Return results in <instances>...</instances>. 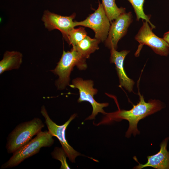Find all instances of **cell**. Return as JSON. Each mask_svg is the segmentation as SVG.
Listing matches in <instances>:
<instances>
[{"mask_svg": "<svg viewBox=\"0 0 169 169\" xmlns=\"http://www.w3.org/2000/svg\"><path fill=\"white\" fill-rule=\"evenodd\" d=\"M138 95L139 101L136 105H133L131 109H119L115 112L106 113L104 120L105 123L113 121H120L122 120H127L129 126L125 136L128 138L131 134L135 136L140 134L137 125L140 120L161 110L165 106L164 104L159 100L151 99L146 102L143 95L139 92Z\"/></svg>", "mask_w": 169, "mask_h": 169, "instance_id": "6da1fadb", "label": "cell"}, {"mask_svg": "<svg viewBox=\"0 0 169 169\" xmlns=\"http://www.w3.org/2000/svg\"><path fill=\"white\" fill-rule=\"evenodd\" d=\"M86 59L74 48L72 47L70 51H63L55 68L51 70L59 76L55 82L58 90H63L69 85L70 73L75 66L80 70H84L87 68Z\"/></svg>", "mask_w": 169, "mask_h": 169, "instance_id": "7a4b0ae2", "label": "cell"}, {"mask_svg": "<svg viewBox=\"0 0 169 169\" xmlns=\"http://www.w3.org/2000/svg\"><path fill=\"white\" fill-rule=\"evenodd\" d=\"M33 139L18 149L1 166L5 169L17 166L25 159L38 153L43 147H50L54 143L53 136L48 131H41Z\"/></svg>", "mask_w": 169, "mask_h": 169, "instance_id": "3957f363", "label": "cell"}, {"mask_svg": "<svg viewBox=\"0 0 169 169\" xmlns=\"http://www.w3.org/2000/svg\"><path fill=\"white\" fill-rule=\"evenodd\" d=\"M44 127L42 121L38 117L17 125L7 137L6 148L8 153L13 154L41 131Z\"/></svg>", "mask_w": 169, "mask_h": 169, "instance_id": "277c9868", "label": "cell"}, {"mask_svg": "<svg viewBox=\"0 0 169 169\" xmlns=\"http://www.w3.org/2000/svg\"><path fill=\"white\" fill-rule=\"evenodd\" d=\"M152 29L147 21L143 20L142 25L135 37V40L139 44L135 54L136 56L139 55L144 45L149 47L156 54L165 56L168 55V45L163 38L156 35L152 32Z\"/></svg>", "mask_w": 169, "mask_h": 169, "instance_id": "5b68a950", "label": "cell"}, {"mask_svg": "<svg viewBox=\"0 0 169 169\" xmlns=\"http://www.w3.org/2000/svg\"><path fill=\"white\" fill-rule=\"evenodd\" d=\"M93 85L94 82L91 80H83L79 77L73 79L72 84L69 85L71 87L77 88L79 90V96L78 102L87 101L92 106V113L85 120L94 119L99 113L105 115L107 113L104 111L103 108L109 105L108 103H99L95 100L94 95L97 94L98 90L93 88Z\"/></svg>", "mask_w": 169, "mask_h": 169, "instance_id": "8992f818", "label": "cell"}, {"mask_svg": "<svg viewBox=\"0 0 169 169\" xmlns=\"http://www.w3.org/2000/svg\"><path fill=\"white\" fill-rule=\"evenodd\" d=\"M41 113L45 119V123L49 132L53 136L56 137L59 140L67 157L72 162H74L75 159L80 154L75 150L68 143L65 136L67 127L70 122L76 116V114L71 115L69 119L63 125H57L50 118L45 106L41 107Z\"/></svg>", "mask_w": 169, "mask_h": 169, "instance_id": "52a82bcc", "label": "cell"}, {"mask_svg": "<svg viewBox=\"0 0 169 169\" xmlns=\"http://www.w3.org/2000/svg\"><path fill=\"white\" fill-rule=\"evenodd\" d=\"M102 4L99 2L98 7L95 12L85 20L74 22L75 26H80L90 28L95 33V38L104 42L107 38L110 24Z\"/></svg>", "mask_w": 169, "mask_h": 169, "instance_id": "ba28073f", "label": "cell"}, {"mask_svg": "<svg viewBox=\"0 0 169 169\" xmlns=\"http://www.w3.org/2000/svg\"><path fill=\"white\" fill-rule=\"evenodd\" d=\"M133 22L131 12L124 13L111 23L107 37L105 41V46L110 49H117L119 41L126 34L128 28Z\"/></svg>", "mask_w": 169, "mask_h": 169, "instance_id": "9c48e42d", "label": "cell"}, {"mask_svg": "<svg viewBox=\"0 0 169 169\" xmlns=\"http://www.w3.org/2000/svg\"><path fill=\"white\" fill-rule=\"evenodd\" d=\"M75 16V14L69 16H62L46 10L44 12L42 20L45 27L49 31L54 29L59 30L66 40L69 33L75 27L73 21Z\"/></svg>", "mask_w": 169, "mask_h": 169, "instance_id": "30bf717a", "label": "cell"}, {"mask_svg": "<svg viewBox=\"0 0 169 169\" xmlns=\"http://www.w3.org/2000/svg\"><path fill=\"white\" fill-rule=\"evenodd\" d=\"M130 52L128 50L118 52L114 48H112L110 49V60L111 63H114L115 65V69L119 79L120 86L124 88L129 92H131L133 91L135 82L127 75L123 66L125 59Z\"/></svg>", "mask_w": 169, "mask_h": 169, "instance_id": "8fae6325", "label": "cell"}, {"mask_svg": "<svg viewBox=\"0 0 169 169\" xmlns=\"http://www.w3.org/2000/svg\"><path fill=\"white\" fill-rule=\"evenodd\" d=\"M169 137L165 139L160 145V150L157 153L147 156V161L145 164L140 163L136 156L133 159L137 162L138 165L134 169H141L147 167H151L157 169H169V151L167 150V145Z\"/></svg>", "mask_w": 169, "mask_h": 169, "instance_id": "7c38bea8", "label": "cell"}, {"mask_svg": "<svg viewBox=\"0 0 169 169\" xmlns=\"http://www.w3.org/2000/svg\"><path fill=\"white\" fill-rule=\"evenodd\" d=\"M23 55L16 51H6L0 62V74L5 71L19 68L22 62Z\"/></svg>", "mask_w": 169, "mask_h": 169, "instance_id": "4fadbf2b", "label": "cell"}, {"mask_svg": "<svg viewBox=\"0 0 169 169\" xmlns=\"http://www.w3.org/2000/svg\"><path fill=\"white\" fill-rule=\"evenodd\" d=\"M101 41L96 38H92L87 35L74 47L84 57L87 59L91 54L99 49L98 45Z\"/></svg>", "mask_w": 169, "mask_h": 169, "instance_id": "5bb4252c", "label": "cell"}, {"mask_svg": "<svg viewBox=\"0 0 169 169\" xmlns=\"http://www.w3.org/2000/svg\"><path fill=\"white\" fill-rule=\"evenodd\" d=\"M102 4L110 22L111 23L112 21L126 13L125 8H119L117 6L115 0H102Z\"/></svg>", "mask_w": 169, "mask_h": 169, "instance_id": "9a60e30c", "label": "cell"}, {"mask_svg": "<svg viewBox=\"0 0 169 169\" xmlns=\"http://www.w3.org/2000/svg\"><path fill=\"white\" fill-rule=\"evenodd\" d=\"M131 4L136 15V20L138 21L140 19L147 21L153 29L156 27L151 22L150 15L145 14L143 10V5L145 0H127Z\"/></svg>", "mask_w": 169, "mask_h": 169, "instance_id": "2e32d148", "label": "cell"}, {"mask_svg": "<svg viewBox=\"0 0 169 169\" xmlns=\"http://www.w3.org/2000/svg\"><path fill=\"white\" fill-rule=\"evenodd\" d=\"M87 33L84 27L74 28L69 33L66 41L69 44L74 47L87 36Z\"/></svg>", "mask_w": 169, "mask_h": 169, "instance_id": "e0dca14e", "label": "cell"}, {"mask_svg": "<svg viewBox=\"0 0 169 169\" xmlns=\"http://www.w3.org/2000/svg\"><path fill=\"white\" fill-rule=\"evenodd\" d=\"M51 155L53 158L60 161L61 163L60 169H70L66 161L67 156L62 147L61 148L55 147L51 153Z\"/></svg>", "mask_w": 169, "mask_h": 169, "instance_id": "ac0fdd59", "label": "cell"}, {"mask_svg": "<svg viewBox=\"0 0 169 169\" xmlns=\"http://www.w3.org/2000/svg\"><path fill=\"white\" fill-rule=\"evenodd\" d=\"M163 38L167 43L169 47V31L166 32L164 34Z\"/></svg>", "mask_w": 169, "mask_h": 169, "instance_id": "d6986e66", "label": "cell"}]
</instances>
